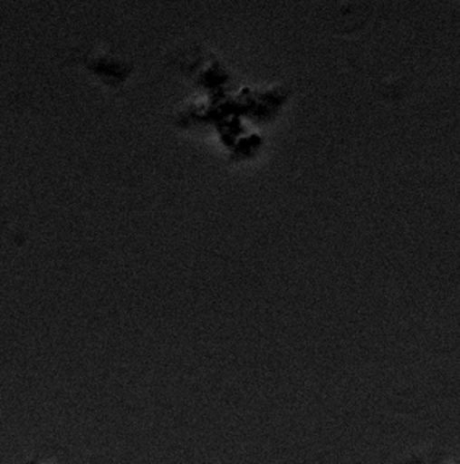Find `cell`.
<instances>
[{"label":"cell","instance_id":"cell-1","mask_svg":"<svg viewBox=\"0 0 460 464\" xmlns=\"http://www.w3.org/2000/svg\"><path fill=\"white\" fill-rule=\"evenodd\" d=\"M0 187H2V179H0Z\"/></svg>","mask_w":460,"mask_h":464}]
</instances>
